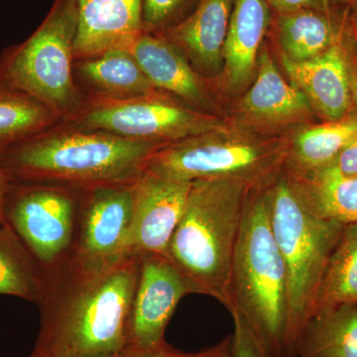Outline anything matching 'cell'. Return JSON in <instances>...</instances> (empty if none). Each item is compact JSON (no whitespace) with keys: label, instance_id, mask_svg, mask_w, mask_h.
<instances>
[{"label":"cell","instance_id":"6da1fadb","mask_svg":"<svg viewBox=\"0 0 357 357\" xmlns=\"http://www.w3.org/2000/svg\"><path fill=\"white\" fill-rule=\"evenodd\" d=\"M140 261L141 256L131 255L100 266L67 259L44 271L43 291L37 303L40 331L33 352L119 354Z\"/></svg>","mask_w":357,"mask_h":357},{"label":"cell","instance_id":"7a4b0ae2","mask_svg":"<svg viewBox=\"0 0 357 357\" xmlns=\"http://www.w3.org/2000/svg\"><path fill=\"white\" fill-rule=\"evenodd\" d=\"M165 144L60 122L7 150L0 156V165L17 182L81 190L129 185L137 181L152 154Z\"/></svg>","mask_w":357,"mask_h":357},{"label":"cell","instance_id":"3957f363","mask_svg":"<svg viewBox=\"0 0 357 357\" xmlns=\"http://www.w3.org/2000/svg\"><path fill=\"white\" fill-rule=\"evenodd\" d=\"M253 187L231 178L192 182L184 215L165 253L192 293L210 296L229 312L232 261Z\"/></svg>","mask_w":357,"mask_h":357},{"label":"cell","instance_id":"277c9868","mask_svg":"<svg viewBox=\"0 0 357 357\" xmlns=\"http://www.w3.org/2000/svg\"><path fill=\"white\" fill-rule=\"evenodd\" d=\"M230 291V312H238L245 319L268 356L291 357L288 273L272 231L266 189L249 196L232 261Z\"/></svg>","mask_w":357,"mask_h":357},{"label":"cell","instance_id":"5b68a950","mask_svg":"<svg viewBox=\"0 0 357 357\" xmlns=\"http://www.w3.org/2000/svg\"><path fill=\"white\" fill-rule=\"evenodd\" d=\"M77 0H54L43 22L23 43L0 56V84L36 98L70 122L88 98L74 75Z\"/></svg>","mask_w":357,"mask_h":357},{"label":"cell","instance_id":"8992f818","mask_svg":"<svg viewBox=\"0 0 357 357\" xmlns=\"http://www.w3.org/2000/svg\"><path fill=\"white\" fill-rule=\"evenodd\" d=\"M266 194L272 231L287 269L289 351L296 357L298 338L314 312L326 263L344 225L307 210L291 178L276 181L266 188Z\"/></svg>","mask_w":357,"mask_h":357},{"label":"cell","instance_id":"52a82bcc","mask_svg":"<svg viewBox=\"0 0 357 357\" xmlns=\"http://www.w3.org/2000/svg\"><path fill=\"white\" fill-rule=\"evenodd\" d=\"M83 191L48 183H11L4 204L6 223L44 271L69 257Z\"/></svg>","mask_w":357,"mask_h":357},{"label":"cell","instance_id":"ba28073f","mask_svg":"<svg viewBox=\"0 0 357 357\" xmlns=\"http://www.w3.org/2000/svg\"><path fill=\"white\" fill-rule=\"evenodd\" d=\"M65 123L164 144L204 134L211 128L210 119L171 102L162 93L129 100L88 98L83 112Z\"/></svg>","mask_w":357,"mask_h":357},{"label":"cell","instance_id":"9c48e42d","mask_svg":"<svg viewBox=\"0 0 357 357\" xmlns=\"http://www.w3.org/2000/svg\"><path fill=\"white\" fill-rule=\"evenodd\" d=\"M272 161L271 152L258 145L196 135L160 147L145 171L187 182L231 178L255 185Z\"/></svg>","mask_w":357,"mask_h":357},{"label":"cell","instance_id":"30bf717a","mask_svg":"<svg viewBox=\"0 0 357 357\" xmlns=\"http://www.w3.org/2000/svg\"><path fill=\"white\" fill-rule=\"evenodd\" d=\"M133 185H98L84 190L67 259L100 266L128 255L126 244L132 218Z\"/></svg>","mask_w":357,"mask_h":357},{"label":"cell","instance_id":"8fae6325","mask_svg":"<svg viewBox=\"0 0 357 357\" xmlns=\"http://www.w3.org/2000/svg\"><path fill=\"white\" fill-rule=\"evenodd\" d=\"M188 294H192L191 289L165 255H141L122 351H145L165 344L167 326L178 302Z\"/></svg>","mask_w":357,"mask_h":357},{"label":"cell","instance_id":"7c38bea8","mask_svg":"<svg viewBox=\"0 0 357 357\" xmlns=\"http://www.w3.org/2000/svg\"><path fill=\"white\" fill-rule=\"evenodd\" d=\"M192 182L144 171L133 185L132 218L126 255H165L184 215Z\"/></svg>","mask_w":357,"mask_h":357},{"label":"cell","instance_id":"4fadbf2b","mask_svg":"<svg viewBox=\"0 0 357 357\" xmlns=\"http://www.w3.org/2000/svg\"><path fill=\"white\" fill-rule=\"evenodd\" d=\"M283 64L293 84L328 121H337L354 112L342 35L318 57L305 62L283 57Z\"/></svg>","mask_w":357,"mask_h":357},{"label":"cell","instance_id":"5bb4252c","mask_svg":"<svg viewBox=\"0 0 357 357\" xmlns=\"http://www.w3.org/2000/svg\"><path fill=\"white\" fill-rule=\"evenodd\" d=\"M141 33V0H77L75 60L128 50Z\"/></svg>","mask_w":357,"mask_h":357},{"label":"cell","instance_id":"9a60e30c","mask_svg":"<svg viewBox=\"0 0 357 357\" xmlns=\"http://www.w3.org/2000/svg\"><path fill=\"white\" fill-rule=\"evenodd\" d=\"M74 75L86 98L129 100L161 95L128 49L75 60Z\"/></svg>","mask_w":357,"mask_h":357},{"label":"cell","instance_id":"2e32d148","mask_svg":"<svg viewBox=\"0 0 357 357\" xmlns=\"http://www.w3.org/2000/svg\"><path fill=\"white\" fill-rule=\"evenodd\" d=\"M234 0H201L184 21L164 33L201 74L215 72L222 65L223 47Z\"/></svg>","mask_w":357,"mask_h":357},{"label":"cell","instance_id":"e0dca14e","mask_svg":"<svg viewBox=\"0 0 357 357\" xmlns=\"http://www.w3.org/2000/svg\"><path fill=\"white\" fill-rule=\"evenodd\" d=\"M128 50L160 91L191 105H203L206 93L198 73L165 37L142 32Z\"/></svg>","mask_w":357,"mask_h":357},{"label":"cell","instance_id":"ac0fdd59","mask_svg":"<svg viewBox=\"0 0 357 357\" xmlns=\"http://www.w3.org/2000/svg\"><path fill=\"white\" fill-rule=\"evenodd\" d=\"M349 17V4L331 10L277 13L276 33L284 57L305 62L325 53L340 38Z\"/></svg>","mask_w":357,"mask_h":357},{"label":"cell","instance_id":"d6986e66","mask_svg":"<svg viewBox=\"0 0 357 357\" xmlns=\"http://www.w3.org/2000/svg\"><path fill=\"white\" fill-rule=\"evenodd\" d=\"M271 22V7L266 0H234L223 47L225 74L230 84L241 86L250 79Z\"/></svg>","mask_w":357,"mask_h":357},{"label":"cell","instance_id":"ffe728a7","mask_svg":"<svg viewBox=\"0 0 357 357\" xmlns=\"http://www.w3.org/2000/svg\"><path fill=\"white\" fill-rule=\"evenodd\" d=\"M296 356L357 357V305L314 312L298 338Z\"/></svg>","mask_w":357,"mask_h":357},{"label":"cell","instance_id":"44dd1931","mask_svg":"<svg viewBox=\"0 0 357 357\" xmlns=\"http://www.w3.org/2000/svg\"><path fill=\"white\" fill-rule=\"evenodd\" d=\"M292 182L301 201L317 217L344 225L357 222V176L345 177L326 167Z\"/></svg>","mask_w":357,"mask_h":357},{"label":"cell","instance_id":"7402d4cb","mask_svg":"<svg viewBox=\"0 0 357 357\" xmlns=\"http://www.w3.org/2000/svg\"><path fill=\"white\" fill-rule=\"evenodd\" d=\"M243 105L253 116L277 121L306 114L311 103L300 89L284 79L271 58L263 54L255 83Z\"/></svg>","mask_w":357,"mask_h":357},{"label":"cell","instance_id":"603a6c76","mask_svg":"<svg viewBox=\"0 0 357 357\" xmlns=\"http://www.w3.org/2000/svg\"><path fill=\"white\" fill-rule=\"evenodd\" d=\"M44 270L8 225H0V295L38 303Z\"/></svg>","mask_w":357,"mask_h":357},{"label":"cell","instance_id":"cb8c5ba5","mask_svg":"<svg viewBox=\"0 0 357 357\" xmlns=\"http://www.w3.org/2000/svg\"><path fill=\"white\" fill-rule=\"evenodd\" d=\"M344 304L357 305V222L344 225L331 253L317 293L314 312Z\"/></svg>","mask_w":357,"mask_h":357},{"label":"cell","instance_id":"d4e9b609","mask_svg":"<svg viewBox=\"0 0 357 357\" xmlns=\"http://www.w3.org/2000/svg\"><path fill=\"white\" fill-rule=\"evenodd\" d=\"M60 122L57 115L36 98L0 84V156Z\"/></svg>","mask_w":357,"mask_h":357},{"label":"cell","instance_id":"484cf974","mask_svg":"<svg viewBox=\"0 0 357 357\" xmlns=\"http://www.w3.org/2000/svg\"><path fill=\"white\" fill-rule=\"evenodd\" d=\"M357 135V112L307 129L296 139L294 159L304 175L330 166Z\"/></svg>","mask_w":357,"mask_h":357},{"label":"cell","instance_id":"4316f807","mask_svg":"<svg viewBox=\"0 0 357 357\" xmlns=\"http://www.w3.org/2000/svg\"><path fill=\"white\" fill-rule=\"evenodd\" d=\"M201 0H141L142 32L163 35L184 21Z\"/></svg>","mask_w":357,"mask_h":357},{"label":"cell","instance_id":"83f0119b","mask_svg":"<svg viewBox=\"0 0 357 357\" xmlns=\"http://www.w3.org/2000/svg\"><path fill=\"white\" fill-rule=\"evenodd\" d=\"M234 332L230 342V357H269L248 321L238 312H230Z\"/></svg>","mask_w":357,"mask_h":357},{"label":"cell","instance_id":"f1b7e54d","mask_svg":"<svg viewBox=\"0 0 357 357\" xmlns=\"http://www.w3.org/2000/svg\"><path fill=\"white\" fill-rule=\"evenodd\" d=\"M225 342H227V338L213 349L197 352V354H185V352L175 351L165 342L159 347L145 349V351H121L116 354V357H217L222 351Z\"/></svg>","mask_w":357,"mask_h":357},{"label":"cell","instance_id":"f546056e","mask_svg":"<svg viewBox=\"0 0 357 357\" xmlns=\"http://www.w3.org/2000/svg\"><path fill=\"white\" fill-rule=\"evenodd\" d=\"M271 8L278 14L300 10H331L344 6L337 0H266Z\"/></svg>","mask_w":357,"mask_h":357},{"label":"cell","instance_id":"4dcf8cb0","mask_svg":"<svg viewBox=\"0 0 357 357\" xmlns=\"http://www.w3.org/2000/svg\"><path fill=\"white\" fill-rule=\"evenodd\" d=\"M345 56L354 96V107L357 105V29L352 22L351 15L342 34Z\"/></svg>","mask_w":357,"mask_h":357},{"label":"cell","instance_id":"1f68e13d","mask_svg":"<svg viewBox=\"0 0 357 357\" xmlns=\"http://www.w3.org/2000/svg\"><path fill=\"white\" fill-rule=\"evenodd\" d=\"M328 167L345 177H356L357 135L342 150L335 161Z\"/></svg>","mask_w":357,"mask_h":357},{"label":"cell","instance_id":"d6a6232c","mask_svg":"<svg viewBox=\"0 0 357 357\" xmlns=\"http://www.w3.org/2000/svg\"><path fill=\"white\" fill-rule=\"evenodd\" d=\"M11 180L9 174L0 165V225H7L6 215H4V204H6L7 192L10 188Z\"/></svg>","mask_w":357,"mask_h":357},{"label":"cell","instance_id":"836d02e7","mask_svg":"<svg viewBox=\"0 0 357 357\" xmlns=\"http://www.w3.org/2000/svg\"><path fill=\"white\" fill-rule=\"evenodd\" d=\"M30 357H116V354H91V356H43L32 351Z\"/></svg>","mask_w":357,"mask_h":357},{"label":"cell","instance_id":"e575fe53","mask_svg":"<svg viewBox=\"0 0 357 357\" xmlns=\"http://www.w3.org/2000/svg\"><path fill=\"white\" fill-rule=\"evenodd\" d=\"M347 4H349V10H351L352 22H354L357 29V0H347Z\"/></svg>","mask_w":357,"mask_h":357},{"label":"cell","instance_id":"d590c367","mask_svg":"<svg viewBox=\"0 0 357 357\" xmlns=\"http://www.w3.org/2000/svg\"><path fill=\"white\" fill-rule=\"evenodd\" d=\"M230 342H231V337H227V342L217 357H230Z\"/></svg>","mask_w":357,"mask_h":357},{"label":"cell","instance_id":"8d00e7d4","mask_svg":"<svg viewBox=\"0 0 357 357\" xmlns=\"http://www.w3.org/2000/svg\"><path fill=\"white\" fill-rule=\"evenodd\" d=\"M340 3L347 4V0H337Z\"/></svg>","mask_w":357,"mask_h":357}]
</instances>
